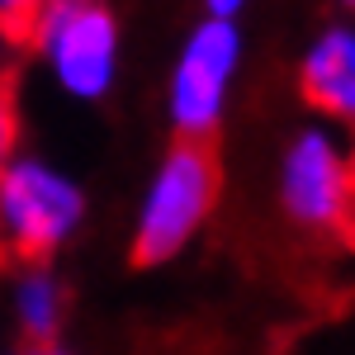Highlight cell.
Masks as SVG:
<instances>
[{
  "label": "cell",
  "mask_w": 355,
  "mask_h": 355,
  "mask_svg": "<svg viewBox=\"0 0 355 355\" xmlns=\"http://www.w3.org/2000/svg\"><path fill=\"white\" fill-rule=\"evenodd\" d=\"M24 33L33 67L71 105H105L123 76V24L110 0H43Z\"/></svg>",
  "instance_id": "obj_1"
},
{
  "label": "cell",
  "mask_w": 355,
  "mask_h": 355,
  "mask_svg": "<svg viewBox=\"0 0 355 355\" xmlns=\"http://www.w3.org/2000/svg\"><path fill=\"white\" fill-rule=\"evenodd\" d=\"M218 157L209 142H171L147 171L133 204V256L142 266H166L185 256L218 209Z\"/></svg>",
  "instance_id": "obj_2"
},
{
  "label": "cell",
  "mask_w": 355,
  "mask_h": 355,
  "mask_svg": "<svg viewBox=\"0 0 355 355\" xmlns=\"http://www.w3.org/2000/svg\"><path fill=\"white\" fill-rule=\"evenodd\" d=\"M85 214V185L53 157L19 152L0 171V246L24 266H53L81 237Z\"/></svg>",
  "instance_id": "obj_3"
},
{
  "label": "cell",
  "mask_w": 355,
  "mask_h": 355,
  "mask_svg": "<svg viewBox=\"0 0 355 355\" xmlns=\"http://www.w3.org/2000/svg\"><path fill=\"white\" fill-rule=\"evenodd\" d=\"M246 38L232 19H199L180 38L171 57L162 90L166 123L175 128V142H209L232 110V90L242 76Z\"/></svg>",
  "instance_id": "obj_4"
},
{
  "label": "cell",
  "mask_w": 355,
  "mask_h": 355,
  "mask_svg": "<svg viewBox=\"0 0 355 355\" xmlns=\"http://www.w3.org/2000/svg\"><path fill=\"white\" fill-rule=\"evenodd\" d=\"M275 204L303 232H336L355 204L346 137L327 123H303L279 152Z\"/></svg>",
  "instance_id": "obj_5"
},
{
  "label": "cell",
  "mask_w": 355,
  "mask_h": 355,
  "mask_svg": "<svg viewBox=\"0 0 355 355\" xmlns=\"http://www.w3.org/2000/svg\"><path fill=\"white\" fill-rule=\"evenodd\" d=\"M299 95L322 123L355 133V19H327L299 53Z\"/></svg>",
  "instance_id": "obj_6"
},
{
  "label": "cell",
  "mask_w": 355,
  "mask_h": 355,
  "mask_svg": "<svg viewBox=\"0 0 355 355\" xmlns=\"http://www.w3.org/2000/svg\"><path fill=\"white\" fill-rule=\"evenodd\" d=\"M5 308L24 346H62L71 294L53 266H19L5 284Z\"/></svg>",
  "instance_id": "obj_7"
},
{
  "label": "cell",
  "mask_w": 355,
  "mask_h": 355,
  "mask_svg": "<svg viewBox=\"0 0 355 355\" xmlns=\"http://www.w3.org/2000/svg\"><path fill=\"white\" fill-rule=\"evenodd\" d=\"M19 137H24L19 105H15V95H10V90H0V171L24 152V142H19Z\"/></svg>",
  "instance_id": "obj_8"
},
{
  "label": "cell",
  "mask_w": 355,
  "mask_h": 355,
  "mask_svg": "<svg viewBox=\"0 0 355 355\" xmlns=\"http://www.w3.org/2000/svg\"><path fill=\"white\" fill-rule=\"evenodd\" d=\"M251 0H199V10H204V19H232L237 24V15H242Z\"/></svg>",
  "instance_id": "obj_9"
},
{
  "label": "cell",
  "mask_w": 355,
  "mask_h": 355,
  "mask_svg": "<svg viewBox=\"0 0 355 355\" xmlns=\"http://www.w3.org/2000/svg\"><path fill=\"white\" fill-rule=\"evenodd\" d=\"M10 71H15V43H10V33H0V90L10 81Z\"/></svg>",
  "instance_id": "obj_10"
},
{
  "label": "cell",
  "mask_w": 355,
  "mask_h": 355,
  "mask_svg": "<svg viewBox=\"0 0 355 355\" xmlns=\"http://www.w3.org/2000/svg\"><path fill=\"white\" fill-rule=\"evenodd\" d=\"M5 355H71L67 346H19V351H5Z\"/></svg>",
  "instance_id": "obj_11"
},
{
  "label": "cell",
  "mask_w": 355,
  "mask_h": 355,
  "mask_svg": "<svg viewBox=\"0 0 355 355\" xmlns=\"http://www.w3.org/2000/svg\"><path fill=\"white\" fill-rule=\"evenodd\" d=\"M341 232H346V242H351V251H355V204H351V214H346V223H341Z\"/></svg>",
  "instance_id": "obj_12"
},
{
  "label": "cell",
  "mask_w": 355,
  "mask_h": 355,
  "mask_svg": "<svg viewBox=\"0 0 355 355\" xmlns=\"http://www.w3.org/2000/svg\"><path fill=\"white\" fill-rule=\"evenodd\" d=\"M346 162H351V180H355V133H351V142H346Z\"/></svg>",
  "instance_id": "obj_13"
},
{
  "label": "cell",
  "mask_w": 355,
  "mask_h": 355,
  "mask_svg": "<svg viewBox=\"0 0 355 355\" xmlns=\"http://www.w3.org/2000/svg\"><path fill=\"white\" fill-rule=\"evenodd\" d=\"M336 5H346V10H355V0H336Z\"/></svg>",
  "instance_id": "obj_14"
}]
</instances>
